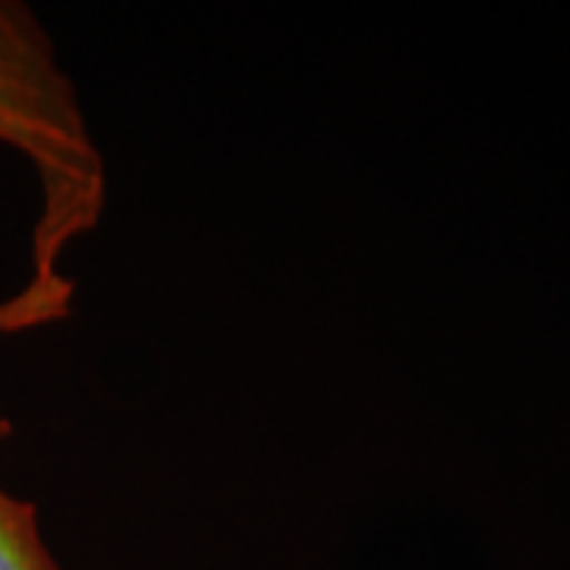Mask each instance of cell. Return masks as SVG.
<instances>
[{
	"label": "cell",
	"instance_id": "cell-1",
	"mask_svg": "<svg viewBox=\"0 0 570 570\" xmlns=\"http://www.w3.org/2000/svg\"><path fill=\"white\" fill-rule=\"evenodd\" d=\"M0 142L36 165L41 181L36 279L7 324L51 321L70 295L58 264L70 242L99 223L108 175L55 39L13 0H0Z\"/></svg>",
	"mask_w": 570,
	"mask_h": 570
},
{
	"label": "cell",
	"instance_id": "cell-2",
	"mask_svg": "<svg viewBox=\"0 0 570 570\" xmlns=\"http://www.w3.org/2000/svg\"><path fill=\"white\" fill-rule=\"evenodd\" d=\"M10 425L0 422V438ZM0 570H58L51 551L45 549L36 508L0 489Z\"/></svg>",
	"mask_w": 570,
	"mask_h": 570
}]
</instances>
